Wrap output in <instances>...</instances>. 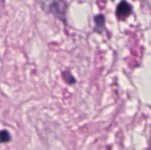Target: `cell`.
Segmentation results:
<instances>
[{"label":"cell","mask_w":151,"mask_h":150,"mask_svg":"<svg viewBox=\"0 0 151 150\" xmlns=\"http://www.w3.org/2000/svg\"><path fill=\"white\" fill-rule=\"evenodd\" d=\"M10 140H11V136H10V133L7 131H5V130L0 131V142L1 143L7 142Z\"/></svg>","instance_id":"cell-4"},{"label":"cell","mask_w":151,"mask_h":150,"mask_svg":"<svg viewBox=\"0 0 151 150\" xmlns=\"http://www.w3.org/2000/svg\"><path fill=\"white\" fill-rule=\"evenodd\" d=\"M95 21H96V28L95 30L98 33H101L104 29V15H97L96 18H95Z\"/></svg>","instance_id":"cell-3"},{"label":"cell","mask_w":151,"mask_h":150,"mask_svg":"<svg viewBox=\"0 0 151 150\" xmlns=\"http://www.w3.org/2000/svg\"><path fill=\"white\" fill-rule=\"evenodd\" d=\"M150 149H151V129H150Z\"/></svg>","instance_id":"cell-5"},{"label":"cell","mask_w":151,"mask_h":150,"mask_svg":"<svg viewBox=\"0 0 151 150\" xmlns=\"http://www.w3.org/2000/svg\"><path fill=\"white\" fill-rule=\"evenodd\" d=\"M132 11L131 5L127 1H122L119 3L117 8V15L119 19H123L127 17Z\"/></svg>","instance_id":"cell-2"},{"label":"cell","mask_w":151,"mask_h":150,"mask_svg":"<svg viewBox=\"0 0 151 150\" xmlns=\"http://www.w3.org/2000/svg\"><path fill=\"white\" fill-rule=\"evenodd\" d=\"M41 8L61 19H65L66 4L63 0H37Z\"/></svg>","instance_id":"cell-1"}]
</instances>
